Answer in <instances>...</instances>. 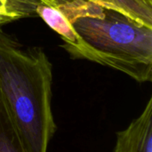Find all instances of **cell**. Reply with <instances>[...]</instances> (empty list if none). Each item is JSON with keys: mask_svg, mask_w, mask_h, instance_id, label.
<instances>
[{"mask_svg": "<svg viewBox=\"0 0 152 152\" xmlns=\"http://www.w3.org/2000/svg\"><path fill=\"white\" fill-rule=\"evenodd\" d=\"M52 84L46 53L0 32V102L25 152H47L54 134Z\"/></svg>", "mask_w": 152, "mask_h": 152, "instance_id": "obj_1", "label": "cell"}, {"mask_svg": "<svg viewBox=\"0 0 152 152\" xmlns=\"http://www.w3.org/2000/svg\"><path fill=\"white\" fill-rule=\"evenodd\" d=\"M77 34L62 47L83 59L125 73L139 83L152 80V27L121 12L93 2L57 7Z\"/></svg>", "mask_w": 152, "mask_h": 152, "instance_id": "obj_2", "label": "cell"}, {"mask_svg": "<svg viewBox=\"0 0 152 152\" xmlns=\"http://www.w3.org/2000/svg\"><path fill=\"white\" fill-rule=\"evenodd\" d=\"M113 152H152V98L142 114L117 134Z\"/></svg>", "mask_w": 152, "mask_h": 152, "instance_id": "obj_3", "label": "cell"}, {"mask_svg": "<svg viewBox=\"0 0 152 152\" xmlns=\"http://www.w3.org/2000/svg\"><path fill=\"white\" fill-rule=\"evenodd\" d=\"M48 6L58 7L61 4L86 1L93 2L121 12L131 18L152 27V0H37Z\"/></svg>", "mask_w": 152, "mask_h": 152, "instance_id": "obj_4", "label": "cell"}, {"mask_svg": "<svg viewBox=\"0 0 152 152\" xmlns=\"http://www.w3.org/2000/svg\"><path fill=\"white\" fill-rule=\"evenodd\" d=\"M35 12L52 29L59 34L64 44H71L75 42L77 34L66 16L58 8L48 6L39 2Z\"/></svg>", "mask_w": 152, "mask_h": 152, "instance_id": "obj_5", "label": "cell"}, {"mask_svg": "<svg viewBox=\"0 0 152 152\" xmlns=\"http://www.w3.org/2000/svg\"><path fill=\"white\" fill-rule=\"evenodd\" d=\"M37 0H0V24L36 12Z\"/></svg>", "mask_w": 152, "mask_h": 152, "instance_id": "obj_6", "label": "cell"}, {"mask_svg": "<svg viewBox=\"0 0 152 152\" xmlns=\"http://www.w3.org/2000/svg\"><path fill=\"white\" fill-rule=\"evenodd\" d=\"M0 152H25L0 102Z\"/></svg>", "mask_w": 152, "mask_h": 152, "instance_id": "obj_7", "label": "cell"}]
</instances>
